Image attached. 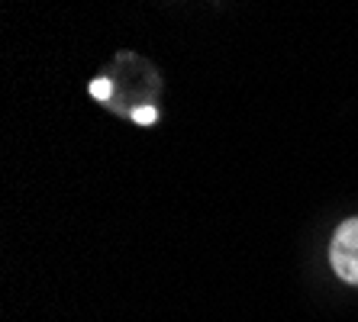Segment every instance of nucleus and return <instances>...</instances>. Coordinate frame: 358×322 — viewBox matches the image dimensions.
Segmentation results:
<instances>
[{"label": "nucleus", "instance_id": "f257e3e1", "mask_svg": "<svg viewBox=\"0 0 358 322\" xmlns=\"http://www.w3.org/2000/svg\"><path fill=\"white\" fill-rule=\"evenodd\" d=\"M329 258H333V268L345 284H358V219L342 223L339 232L329 248Z\"/></svg>", "mask_w": 358, "mask_h": 322}, {"label": "nucleus", "instance_id": "f03ea898", "mask_svg": "<svg viewBox=\"0 0 358 322\" xmlns=\"http://www.w3.org/2000/svg\"><path fill=\"white\" fill-rule=\"evenodd\" d=\"M110 87H113V84H110L107 78H97V81L91 84V94H94L97 100H107V97H110Z\"/></svg>", "mask_w": 358, "mask_h": 322}, {"label": "nucleus", "instance_id": "7ed1b4c3", "mask_svg": "<svg viewBox=\"0 0 358 322\" xmlns=\"http://www.w3.org/2000/svg\"><path fill=\"white\" fill-rule=\"evenodd\" d=\"M133 119H136V123H142V126H152V123H155V110H152V107H139V110H133Z\"/></svg>", "mask_w": 358, "mask_h": 322}]
</instances>
